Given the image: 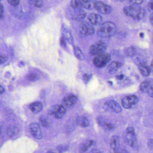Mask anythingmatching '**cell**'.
Returning a JSON list of instances; mask_svg holds the SVG:
<instances>
[{
  "label": "cell",
  "mask_w": 153,
  "mask_h": 153,
  "mask_svg": "<svg viewBox=\"0 0 153 153\" xmlns=\"http://www.w3.org/2000/svg\"><path fill=\"white\" fill-rule=\"evenodd\" d=\"M70 5L72 7L76 9H78L80 7H81L80 1L77 0L71 1L70 2Z\"/></svg>",
  "instance_id": "obj_28"
},
{
  "label": "cell",
  "mask_w": 153,
  "mask_h": 153,
  "mask_svg": "<svg viewBox=\"0 0 153 153\" xmlns=\"http://www.w3.org/2000/svg\"><path fill=\"white\" fill-rule=\"evenodd\" d=\"M61 45L63 46H66V42H65V37L62 36V37L61 39Z\"/></svg>",
  "instance_id": "obj_37"
},
{
  "label": "cell",
  "mask_w": 153,
  "mask_h": 153,
  "mask_svg": "<svg viewBox=\"0 0 153 153\" xmlns=\"http://www.w3.org/2000/svg\"><path fill=\"white\" fill-rule=\"evenodd\" d=\"M77 101V97L73 94L68 95L62 99V103L64 107L70 108L73 107Z\"/></svg>",
  "instance_id": "obj_11"
},
{
  "label": "cell",
  "mask_w": 153,
  "mask_h": 153,
  "mask_svg": "<svg viewBox=\"0 0 153 153\" xmlns=\"http://www.w3.org/2000/svg\"><path fill=\"white\" fill-rule=\"evenodd\" d=\"M110 53H104L95 57L93 60L94 65L97 68H102L105 67L111 60Z\"/></svg>",
  "instance_id": "obj_3"
},
{
  "label": "cell",
  "mask_w": 153,
  "mask_h": 153,
  "mask_svg": "<svg viewBox=\"0 0 153 153\" xmlns=\"http://www.w3.org/2000/svg\"></svg>",
  "instance_id": "obj_45"
},
{
  "label": "cell",
  "mask_w": 153,
  "mask_h": 153,
  "mask_svg": "<svg viewBox=\"0 0 153 153\" xmlns=\"http://www.w3.org/2000/svg\"><path fill=\"white\" fill-rule=\"evenodd\" d=\"M95 9L99 13L102 14H108L111 13V8L108 5L104 4L101 1H96Z\"/></svg>",
  "instance_id": "obj_12"
},
{
  "label": "cell",
  "mask_w": 153,
  "mask_h": 153,
  "mask_svg": "<svg viewBox=\"0 0 153 153\" xmlns=\"http://www.w3.org/2000/svg\"><path fill=\"white\" fill-rule=\"evenodd\" d=\"M95 1H81L80 4L81 7L88 10H92L95 8Z\"/></svg>",
  "instance_id": "obj_20"
},
{
  "label": "cell",
  "mask_w": 153,
  "mask_h": 153,
  "mask_svg": "<svg viewBox=\"0 0 153 153\" xmlns=\"http://www.w3.org/2000/svg\"><path fill=\"white\" fill-rule=\"evenodd\" d=\"M88 20L91 25L97 26L102 25L103 19L100 15L95 13H91L88 16Z\"/></svg>",
  "instance_id": "obj_13"
},
{
  "label": "cell",
  "mask_w": 153,
  "mask_h": 153,
  "mask_svg": "<svg viewBox=\"0 0 153 153\" xmlns=\"http://www.w3.org/2000/svg\"><path fill=\"white\" fill-rule=\"evenodd\" d=\"M105 110L108 111H113L118 113L122 111L121 107L119 103L114 100H111L105 103L103 105Z\"/></svg>",
  "instance_id": "obj_8"
},
{
  "label": "cell",
  "mask_w": 153,
  "mask_h": 153,
  "mask_svg": "<svg viewBox=\"0 0 153 153\" xmlns=\"http://www.w3.org/2000/svg\"><path fill=\"white\" fill-rule=\"evenodd\" d=\"M124 140L129 146L134 147L137 143L135 130L132 127H128L126 129L124 133Z\"/></svg>",
  "instance_id": "obj_4"
},
{
  "label": "cell",
  "mask_w": 153,
  "mask_h": 153,
  "mask_svg": "<svg viewBox=\"0 0 153 153\" xmlns=\"http://www.w3.org/2000/svg\"><path fill=\"white\" fill-rule=\"evenodd\" d=\"M29 108L34 113H38L42 110V105L40 102H35L29 105Z\"/></svg>",
  "instance_id": "obj_19"
},
{
  "label": "cell",
  "mask_w": 153,
  "mask_h": 153,
  "mask_svg": "<svg viewBox=\"0 0 153 153\" xmlns=\"http://www.w3.org/2000/svg\"><path fill=\"white\" fill-rule=\"evenodd\" d=\"M118 153H128V152L125 149H122L120 150Z\"/></svg>",
  "instance_id": "obj_41"
},
{
  "label": "cell",
  "mask_w": 153,
  "mask_h": 153,
  "mask_svg": "<svg viewBox=\"0 0 153 153\" xmlns=\"http://www.w3.org/2000/svg\"><path fill=\"white\" fill-rule=\"evenodd\" d=\"M116 79H117L121 80V79H123V78H124V76L123 75H118L116 77Z\"/></svg>",
  "instance_id": "obj_38"
},
{
  "label": "cell",
  "mask_w": 153,
  "mask_h": 153,
  "mask_svg": "<svg viewBox=\"0 0 153 153\" xmlns=\"http://www.w3.org/2000/svg\"><path fill=\"white\" fill-rule=\"evenodd\" d=\"M40 122L41 124L44 127H49L51 126V121L50 119L45 115H42L40 117Z\"/></svg>",
  "instance_id": "obj_23"
},
{
  "label": "cell",
  "mask_w": 153,
  "mask_h": 153,
  "mask_svg": "<svg viewBox=\"0 0 153 153\" xmlns=\"http://www.w3.org/2000/svg\"><path fill=\"white\" fill-rule=\"evenodd\" d=\"M148 9L149 11L153 12V1H151L148 5Z\"/></svg>",
  "instance_id": "obj_35"
},
{
  "label": "cell",
  "mask_w": 153,
  "mask_h": 153,
  "mask_svg": "<svg viewBox=\"0 0 153 153\" xmlns=\"http://www.w3.org/2000/svg\"><path fill=\"white\" fill-rule=\"evenodd\" d=\"M130 2L132 3V5H138L142 3L143 1L141 0H133V1H130Z\"/></svg>",
  "instance_id": "obj_34"
},
{
  "label": "cell",
  "mask_w": 153,
  "mask_h": 153,
  "mask_svg": "<svg viewBox=\"0 0 153 153\" xmlns=\"http://www.w3.org/2000/svg\"><path fill=\"white\" fill-rule=\"evenodd\" d=\"M0 93H1V94H2L5 92V89H4V88L2 87V85L1 86V88H0Z\"/></svg>",
  "instance_id": "obj_40"
},
{
  "label": "cell",
  "mask_w": 153,
  "mask_h": 153,
  "mask_svg": "<svg viewBox=\"0 0 153 153\" xmlns=\"http://www.w3.org/2000/svg\"><path fill=\"white\" fill-rule=\"evenodd\" d=\"M107 45L102 41L97 42L91 46L90 48V53L93 55H100L104 53L107 49Z\"/></svg>",
  "instance_id": "obj_6"
},
{
  "label": "cell",
  "mask_w": 153,
  "mask_h": 153,
  "mask_svg": "<svg viewBox=\"0 0 153 153\" xmlns=\"http://www.w3.org/2000/svg\"><path fill=\"white\" fill-rule=\"evenodd\" d=\"M79 33L82 35L87 36L94 33V28L91 24L83 22L79 26Z\"/></svg>",
  "instance_id": "obj_9"
},
{
  "label": "cell",
  "mask_w": 153,
  "mask_h": 153,
  "mask_svg": "<svg viewBox=\"0 0 153 153\" xmlns=\"http://www.w3.org/2000/svg\"><path fill=\"white\" fill-rule=\"evenodd\" d=\"M47 153H55V152L53 150H50Z\"/></svg>",
  "instance_id": "obj_43"
},
{
  "label": "cell",
  "mask_w": 153,
  "mask_h": 153,
  "mask_svg": "<svg viewBox=\"0 0 153 153\" xmlns=\"http://www.w3.org/2000/svg\"><path fill=\"white\" fill-rule=\"evenodd\" d=\"M26 79L30 81H35L39 79V77L36 73H31L27 76Z\"/></svg>",
  "instance_id": "obj_26"
},
{
  "label": "cell",
  "mask_w": 153,
  "mask_h": 153,
  "mask_svg": "<svg viewBox=\"0 0 153 153\" xmlns=\"http://www.w3.org/2000/svg\"><path fill=\"white\" fill-rule=\"evenodd\" d=\"M153 85V84L151 83L150 81L146 80L141 83L140 88V91L141 92L148 94Z\"/></svg>",
  "instance_id": "obj_18"
},
{
  "label": "cell",
  "mask_w": 153,
  "mask_h": 153,
  "mask_svg": "<svg viewBox=\"0 0 153 153\" xmlns=\"http://www.w3.org/2000/svg\"><path fill=\"white\" fill-rule=\"evenodd\" d=\"M44 2L42 1H35L34 5L37 8H41L43 6Z\"/></svg>",
  "instance_id": "obj_32"
},
{
  "label": "cell",
  "mask_w": 153,
  "mask_h": 153,
  "mask_svg": "<svg viewBox=\"0 0 153 153\" xmlns=\"http://www.w3.org/2000/svg\"><path fill=\"white\" fill-rule=\"evenodd\" d=\"M138 102L137 97L134 95H128L123 98L121 101L122 105L125 109H129L136 105Z\"/></svg>",
  "instance_id": "obj_7"
},
{
  "label": "cell",
  "mask_w": 153,
  "mask_h": 153,
  "mask_svg": "<svg viewBox=\"0 0 153 153\" xmlns=\"http://www.w3.org/2000/svg\"><path fill=\"white\" fill-rule=\"evenodd\" d=\"M19 129L14 125H10L7 128L8 136L10 138H15L19 134Z\"/></svg>",
  "instance_id": "obj_15"
},
{
  "label": "cell",
  "mask_w": 153,
  "mask_h": 153,
  "mask_svg": "<svg viewBox=\"0 0 153 153\" xmlns=\"http://www.w3.org/2000/svg\"><path fill=\"white\" fill-rule=\"evenodd\" d=\"M138 68L140 73L144 76H148L150 74L151 69L146 63H143V62L140 63L139 65Z\"/></svg>",
  "instance_id": "obj_16"
},
{
  "label": "cell",
  "mask_w": 153,
  "mask_h": 153,
  "mask_svg": "<svg viewBox=\"0 0 153 153\" xmlns=\"http://www.w3.org/2000/svg\"><path fill=\"white\" fill-rule=\"evenodd\" d=\"M29 130L31 135L36 139H41L42 138V133L38 123L35 122L31 123Z\"/></svg>",
  "instance_id": "obj_10"
},
{
  "label": "cell",
  "mask_w": 153,
  "mask_h": 153,
  "mask_svg": "<svg viewBox=\"0 0 153 153\" xmlns=\"http://www.w3.org/2000/svg\"><path fill=\"white\" fill-rule=\"evenodd\" d=\"M123 12L126 16L135 20H141L146 14V11L143 8L134 5L124 7Z\"/></svg>",
  "instance_id": "obj_1"
},
{
  "label": "cell",
  "mask_w": 153,
  "mask_h": 153,
  "mask_svg": "<svg viewBox=\"0 0 153 153\" xmlns=\"http://www.w3.org/2000/svg\"><path fill=\"white\" fill-rule=\"evenodd\" d=\"M1 64H2V63H4V62H6V61L7 59V57H5V56H2L1 55Z\"/></svg>",
  "instance_id": "obj_36"
},
{
  "label": "cell",
  "mask_w": 153,
  "mask_h": 153,
  "mask_svg": "<svg viewBox=\"0 0 153 153\" xmlns=\"http://www.w3.org/2000/svg\"><path fill=\"white\" fill-rule=\"evenodd\" d=\"M8 2L12 6H16L19 4L20 1L19 0H9L8 1Z\"/></svg>",
  "instance_id": "obj_31"
},
{
  "label": "cell",
  "mask_w": 153,
  "mask_h": 153,
  "mask_svg": "<svg viewBox=\"0 0 153 153\" xmlns=\"http://www.w3.org/2000/svg\"><path fill=\"white\" fill-rule=\"evenodd\" d=\"M149 20H150V23L153 25V13L150 15V17H149Z\"/></svg>",
  "instance_id": "obj_39"
},
{
  "label": "cell",
  "mask_w": 153,
  "mask_h": 153,
  "mask_svg": "<svg viewBox=\"0 0 153 153\" xmlns=\"http://www.w3.org/2000/svg\"><path fill=\"white\" fill-rule=\"evenodd\" d=\"M0 18L1 20L4 18V8L1 3H0Z\"/></svg>",
  "instance_id": "obj_33"
},
{
  "label": "cell",
  "mask_w": 153,
  "mask_h": 153,
  "mask_svg": "<svg viewBox=\"0 0 153 153\" xmlns=\"http://www.w3.org/2000/svg\"><path fill=\"white\" fill-rule=\"evenodd\" d=\"M77 124L83 128H86L89 125V122L86 117L80 116L77 117L76 119Z\"/></svg>",
  "instance_id": "obj_17"
},
{
  "label": "cell",
  "mask_w": 153,
  "mask_h": 153,
  "mask_svg": "<svg viewBox=\"0 0 153 153\" xmlns=\"http://www.w3.org/2000/svg\"><path fill=\"white\" fill-rule=\"evenodd\" d=\"M150 67H151V68H150L151 70L153 72V60H152V62H151V66H150Z\"/></svg>",
  "instance_id": "obj_42"
},
{
  "label": "cell",
  "mask_w": 153,
  "mask_h": 153,
  "mask_svg": "<svg viewBox=\"0 0 153 153\" xmlns=\"http://www.w3.org/2000/svg\"><path fill=\"white\" fill-rule=\"evenodd\" d=\"M92 76V75H90V74H85L83 76V81H84L85 83H88L91 79Z\"/></svg>",
  "instance_id": "obj_30"
},
{
  "label": "cell",
  "mask_w": 153,
  "mask_h": 153,
  "mask_svg": "<svg viewBox=\"0 0 153 153\" xmlns=\"http://www.w3.org/2000/svg\"><path fill=\"white\" fill-rule=\"evenodd\" d=\"M86 16V13L84 12V10H78V12L75 15V18L78 20H81L85 18Z\"/></svg>",
  "instance_id": "obj_27"
},
{
  "label": "cell",
  "mask_w": 153,
  "mask_h": 153,
  "mask_svg": "<svg viewBox=\"0 0 153 153\" xmlns=\"http://www.w3.org/2000/svg\"><path fill=\"white\" fill-rule=\"evenodd\" d=\"M116 29V26L114 23L109 21L105 22L99 27L97 35L102 38H109L115 34Z\"/></svg>",
  "instance_id": "obj_2"
},
{
  "label": "cell",
  "mask_w": 153,
  "mask_h": 153,
  "mask_svg": "<svg viewBox=\"0 0 153 153\" xmlns=\"http://www.w3.org/2000/svg\"><path fill=\"white\" fill-rule=\"evenodd\" d=\"M136 50L135 48L133 47H130L129 48H127V50L125 51L126 54L128 56H131L135 54Z\"/></svg>",
  "instance_id": "obj_29"
},
{
  "label": "cell",
  "mask_w": 153,
  "mask_h": 153,
  "mask_svg": "<svg viewBox=\"0 0 153 153\" xmlns=\"http://www.w3.org/2000/svg\"><path fill=\"white\" fill-rule=\"evenodd\" d=\"M101 126H102L105 130L108 131L113 130L114 128V126L112 123H107L105 121L101 125Z\"/></svg>",
  "instance_id": "obj_25"
},
{
  "label": "cell",
  "mask_w": 153,
  "mask_h": 153,
  "mask_svg": "<svg viewBox=\"0 0 153 153\" xmlns=\"http://www.w3.org/2000/svg\"><path fill=\"white\" fill-rule=\"evenodd\" d=\"M74 52L75 56L76 57L77 59L80 60H83L84 59L85 56L84 54L79 47H75L74 48Z\"/></svg>",
  "instance_id": "obj_24"
},
{
  "label": "cell",
  "mask_w": 153,
  "mask_h": 153,
  "mask_svg": "<svg viewBox=\"0 0 153 153\" xmlns=\"http://www.w3.org/2000/svg\"><path fill=\"white\" fill-rule=\"evenodd\" d=\"M93 141L91 140H87L85 143L82 144L80 147L79 152L80 153H85L88 150V149L93 144Z\"/></svg>",
  "instance_id": "obj_22"
},
{
  "label": "cell",
  "mask_w": 153,
  "mask_h": 153,
  "mask_svg": "<svg viewBox=\"0 0 153 153\" xmlns=\"http://www.w3.org/2000/svg\"><path fill=\"white\" fill-rule=\"evenodd\" d=\"M110 146L112 153H118L120 147V140L117 136H113L111 137L110 142Z\"/></svg>",
  "instance_id": "obj_14"
},
{
  "label": "cell",
  "mask_w": 153,
  "mask_h": 153,
  "mask_svg": "<svg viewBox=\"0 0 153 153\" xmlns=\"http://www.w3.org/2000/svg\"><path fill=\"white\" fill-rule=\"evenodd\" d=\"M66 113L65 107L61 105H53L48 110V113L50 115H53L54 118L59 119L62 118Z\"/></svg>",
  "instance_id": "obj_5"
},
{
  "label": "cell",
  "mask_w": 153,
  "mask_h": 153,
  "mask_svg": "<svg viewBox=\"0 0 153 153\" xmlns=\"http://www.w3.org/2000/svg\"><path fill=\"white\" fill-rule=\"evenodd\" d=\"M140 37H143V33H141L140 34Z\"/></svg>",
  "instance_id": "obj_44"
},
{
  "label": "cell",
  "mask_w": 153,
  "mask_h": 153,
  "mask_svg": "<svg viewBox=\"0 0 153 153\" xmlns=\"http://www.w3.org/2000/svg\"><path fill=\"white\" fill-rule=\"evenodd\" d=\"M123 66L122 63L118 62H113L108 66V69L110 72L116 71Z\"/></svg>",
  "instance_id": "obj_21"
}]
</instances>
